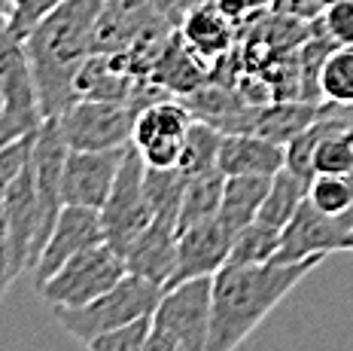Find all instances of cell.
Masks as SVG:
<instances>
[{
	"instance_id": "obj_1",
	"label": "cell",
	"mask_w": 353,
	"mask_h": 351,
	"mask_svg": "<svg viewBox=\"0 0 353 351\" xmlns=\"http://www.w3.org/2000/svg\"><path fill=\"white\" fill-rule=\"evenodd\" d=\"M326 257L262 266H223L213 275L210 333L204 351H238L250 333L268 318Z\"/></svg>"
},
{
	"instance_id": "obj_2",
	"label": "cell",
	"mask_w": 353,
	"mask_h": 351,
	"mask_svg": "<svg viewBox=\"0 0 353 351\" xmlns=\"http://www.w3.org/2000/svg\"><path fill=\"white\" fill-rule=\"evenodd\" d=\"M107 0H61L28 34L25 53L31 61L40 113L61 116L77 101V74L92 55V31Z\"/></svg>"
},
{
	"instance_id": "obj_3",
	"label": "cell",
	"mask_w": 353,
	"mask_h": 351,
	"mask_svg": "<svg viewBox=\"0 0 353 351\" xmlns=\"http://www.w3.org/2000/svg\"><path fill=\"white\" fill-rule=\"evenodd\" d=\"M165 287L143 275L128 272L122 281H116L107 294H101L92 303L79 305V309H52L55 321L61 330H68L77 342L88 345L92 339L122 327H131L143 318H152L159 299Z\"/></svg>"
},
{
	"instance_id": "obj_4",
	"label": "cell",
	"mask_w": 353,
	"mask_h": 351,
	"mask_svg": "<svg viewBox=\"0 0 353 351\" xmlns=\"http://www.w3.org/2000/svg\"><path fill=\"white\" fill-rule=\"evenodd\" d=\"M128 275V263L113 245L101 241V245L88 247L68 260L61 269L40 284V296L46 299L52 309H79V305L92 303L101 294H107L116 281Z\"/></svg>"
},
{
	"instance_id": "obj_5",
	"label": "cell",
	"mask_w": 353,
	"mask_h": 351,
	"mask_svg": "<svg viewBox=\"0 0 353 351\" xmlns=\"http://www.w3.org/2000/svg\"><path fill=\"white\" fill-rule=\"evenodd\" d=\"M210 296L213 275L165 287L150 318L152 333L165 336L174 351H204L210 333Z\"/></svg>"
},
{
	"instance_id": "obj_6",
	"label": "cell",
	"mask_w": 353,
	"mask_h": 351,
	"mask_svg": "<svg viewBox=\"0 0 353 351\" xmlns=\"http://www.w3.org/2000/svg\"><path fill=\"white\" fill-rule=\"evenodd\" d=\"M68 141L58 116H46L34 135V153H31V168H34V189H37V238H34V263L40 257L46 238L52 236L55 220L64 208L61 196V174H64V159H68Z\"/></svg>"
},
{
	"instance_id": "obj_7",
	"label": "cell",
	"mask_w": 353,
	"mask_h": 351,
	"mask_svg": "<svg viewBox=\"0 0 353 351\" xmlns=\"http://www.w3.org/2000/svg\"><path fill=\"white\" fill-rule=\"evenodd\" d=\"M143 178H146V162L141 159V153L128 144L119 165V174L113 180L104 208H101V223H104V238L107 245H113L116 251L125 257L128 245L141 236V229L150 223L152 208L146 202V189H143Z\"/></svg>"
},
{
	"instance_id": "obj_8",
	"label": "cell",
	"mask_w": 353,
	"mask_h": 351,
	"mask_svg": "<svg viewBox=\"0 0 353 351\" xmlns=\"http://www.w3.org/2000/svg\"><path fill=\"white\" fill-rule=\"evenodd\" d=\"M141 107L119 101H73L58 116L70 150H116L128 147Z\"/></svg>"
},
{
	"instance_id": "obj_9",
	"label": "cell",
	"mask_w": 353,
	"mask_h": 351,
	"mask_svg": "<svg viewBox=\"0 0 353 351\" xmlns=\"http://www.w3.org/2000/svg\"><path fill=\"white\" fill-rule=\"evenodd\" d=\"M195 122V113L186 101L159 98L146 104L134 120L131 147L141 153L146 168H176L186 144V131Z\"/></svg>"
},
{
	"instance_id": "obj_10",
	"label": "cell",
	"mask_w": 353,
	"mask_h": 351,
	"mask_svg": "<svg viewBox=\"0 0 353 351\" xmlns=\"http://www.w3.org/2000/svg\"><path fill=\"white\" fill-rule=\"evenodd\" d=\"M341 251H353V223L347 217L323 214L311 199H305L292 220L281 229V247L274 263H299Z\"/></svg>"
},
{
	"instance_id": "obj_11",
	"label": "cell",
	"mask_w": 353,
	"mask_h": 351,
	"mask_svg": "<svg viewBox=\"0 0 353 351\" xmlns=\"http://www.w3.org/2000/svg\"><path fill=\"white\" fill-rule=\"evenodd\" d=\"M104 238V223H101V211L83 208V205H64L61 214L55 220L52 236L46 238L40 257L34 263V287H40L46 278H52L58 269L77 254L88 247L101 245Z\"/></svg>"
},
{
	"instance_id": "obj_12",
	"label": "cell",
	"mask_w": 353,
	"mask_h": 351,
	"mask_svg": "<svg viewBox=\"0 0 353 351\" xmlns=\"http://www.w3.org/2000/svg\"><path fill=\"white\" fill-rule=\"evenodd\" d=\"M128 147L116 150H68L61 174L64 205H83V208L101 211L119 174L122 156Z\"/></svg>"
},
{
	"instance_id": "obj_13",
	"label": "cell",
	"mask_w": 353,
	"mask_h": 351,
	"mask_svg": "<svg viewBox=\"0 0 353 351\" xmlns=\"http://www.w3.org/2000/svg\"><path fill=\"white\" fill-rule=\"evenodd\" d=\"M229 247H232V232L219 223V217L204 223H195L189 229H180L176 236V263H174V275L168 278L165 287L183 284L189 278H210L229 260Z\"/></svg>"
},
{
	"instance_id": "obj_14",
	"label": "cell",
	"mask_w": 353,
	"mask_h": 351,
	"mask_svg": "<svg viewBox=\"0 0 353 351\" xmlns=\"http://www.w3.org/2000/svg\"><path fill=\"white\" fill-rule=\"evenodd\" d=\"M176 214H180L176 208H165L150 217V223L141 229V236L131 241L128 251H125L128 272L143 275L165 287L168 278L174 275V263H176V236H180Z\"/></svg>"
},
{
	"instance_id": "obj_15",
	"label": "cell",
	"mask_w": 353,
	"mask_h": 351,
	"mask_svg": "<svg viewBox=\"0 0 353 351\" xmlns=\"http://www.w3.org/2000/svg\"><path fill=\"white\" fill-rule=\"evenodd\" d=\"M3 220H6V236H10V254H12V269L16 275L25 266H34V238H37V189H34V168H28L12 180L6 189L3 202Z\"/></svg>"
},
{
	"instance_id": "obj_16",
	"label": "cell",
	"mask_w": 353,
	"mask_h": 351,
	"mask_svg": "<svg viewBox=\"0 0 353 351\" xmlns=\"http://www.w3.org/2000/svg\"><path fill=\"white\" fill-rule=\"evenodd\" d=\"M283 162H286L283 144L268 141V137L256 135V131H229V135H223V144H219L216 168L225 178H234V174L271 178V174L281 171Z\"/></svg>"
},
{
	"instance_id": "obj_17",
	"label": "cell",
	"mask_w": 353,
	"mask_h": 351,
	"mask_svg": "<svg viewBox=\"0 0 353 351\" xmlns=\"http://www.w3.org/2000/svg\"><path fill=\"white\" fill-rule=\"evenodd\" d=\"M176 31L186 40V46L192 49L195 55H201L208 64L229 55L234 49V37H238V28L225 16H219L208 0H198L192 10L183 16Z\"/></svg>"
},
{
	"instance_id": "obj_18",
	"label": "cell",
	"mask_w": 353,
	"mask_h": 351,
	"mask_svg": "<svg viewBox=\"0 0 353 351\" xmlns=\"http://www.w3.org/2000/svg\"><path fill=\"white\" fill-rule=\"evenodd\" d=\"M204 77H208V61L186 46L180 31H174L152 68L150 83H156L168 95H192L204 86Z\"/></svg>"
},
{
	"instance_id": "obj_19",
	"label": "cell",
	"mask_w": 353,
	"mask_h": 351,
	"mask_svg": "<svg viewBox=\"0 0 353 351\" xmlns=\"http://www.w3.org/2000/svg\"><path fill=\"white\" fill-rule=\"evenodd\" d=\"M271 178H274V174H271ZM271 178H262V174H234V178H225L223 205H219L216 217L232 236L238 229H244L247 223L256 220L265 196H268Z\"/></svg>"
},
{
	"instance_id": "obj_20",
	"label": "cell",
	"mask_w": 353,
	"mask_h": 351,
	"mask_svg": "<svg viewBox=\"0 0 353 351\" xmlns=\"http://www.w3.org/2000/svg\"><path fill=\"white\" fill-rule=\"evenodd\" d=\"M320 116V104H307V101H274V104L256 111L253 131L274 144H290L299 131H305Z\"/></svg>"
},
{
	"instance_id": "obj_21",
	"label": "cell",
	"mask_w": 353,
	"mask_h": 351,
	"mask_svg": "<svg viewBox=\"0 0 353 351\" xmlns=\"http://www.w3.org/2000/svg\"><path fill=\"white\" fill-rule=\"evenodd\" d=\"M223 187H225V174L219 168L186 180L183 184V196H180V214H176L180 229L213 220L219 214V205H223Z\"/></svg>"
},
{
	"instance_id": "obj_22",
	"label": "cell",
	"mask_w": 353,
	"mask_h": 351,
	"mask_svg": "<svg viewBox=\"0 0 353 351\" xmlns=\"http://www.w3.org/2000/svg\"><path fill=\"white\" fill-rule=\"evenodd\" d=\"M307 184L305 178H299V174H292L290 168H281V171L271 178V187H268V196H265L259 214H256V220L274 226V229H283L286 223L292 220V214L299 211V205L307 199Z\"/></svg>"
},
{
	"instance_id": "obj_23",
	"label": "cell",
	"mask_w": 353,
	"mask_h": 351,
	"mask_svg": "<svg viewBox=\"0 0 353 351\" xmlns=\"http://www.w3.org/2000/svg\"><path fill=\"white\" fill-rule=\"evenodd\" d=\"M219 144H223V131L204 120H195L186 131V144H183V156H180V171L183 180H192L198 174L216 171V159H219Z\"/></svg>"
},
{
	"instance_id": "obj_24",
	"label": "cell",
	"mask_w": 353,
	"mask_h": 351,
	"mask_svg": "<svg viewBox=\"0 0 353 351\" xmlns=\"http://www.w3.org/2000/svg\"><path fill=\"white\" fill-rule=\"evenodd\" d=\"M277 247H281V229H274V226H268L262 220H253L232 236L225 266H262V263H274Z\"/></svg>"
},
{
	"instance_id": "obj_25",
	"label": "cell",
	"mask_w": 353,
	"mask_h": 351,
	"mask_svg": "<svg viewBox=\"0 0 353 351\" xmlns=\"http://www.w3.org/2000/svg\"><path fill=\"white\" fill-rule=\"evenodd\" d=\"M320 95L329 104H353V43L335 46L320 70Z\"/></svg>"
},
{
	"instance_id": "obj_26",
	"label": "cell",
	"mask_w": 353,
	"mask_h": 351,
	"mask_svg": "<svg viewBox=\"0 0 353 351\" xmlns=\"http://www.w3.org/2000/svg\"><path fill=\"white\" fill-rule=\"evenodd\" d=\"M307 199L317 205L323 214L347 217L353 211V184L344 174H317V178L311 180Z\"/></svg>"
},
{
	"instance_id": "obj_27",
	"label": "cell",
	"mask_w": 353,
	"mask_h": 351,
	"mask_svg": "<svg viewBox=\"0 0 353 351\" xmlns=\"http://www.w3.org/2000/svg\"><path fill=\"white\" fill-rule=\"evenodd\" d=\"M34 135L37 131H28V135H21L19 141H12L10 147L0 150V202H3L6 189L12 187V180H16L19 174L28 168V162H31Z\"/></svg>"
},
{
	"instance_id": "obj_28",
	"label": "cell",
	"mask_w": 353,
	"mask_h": 351,
	"mask_svg": "<svg viewBox=\"0 0 353 351\" xmlns=\"http://www.w3.org/2000/svg\"><path fill=\"white\" fill-rule=\"evenodd\" d=\"M150 318L137 321L131 327H122V330H113V333H104L98 339L88 342V351H143L146 339H150Z\"/></svg>"
},
{
	"instance_id": "obj_29",
	"label": "cell",
	"mask_w": 353,
	"mask_h": 351,
	"mask_svg": "<svg viewBox=\"0 0 353 351\" xmlns=\"http://www.w3.org/2000/svg\"><path fill=\"white\" fill-rule=\"evenodd\" d=\"M58 3H61V0H12V12H10V19H6V25H10V31L16 34L19 40H25Z\"/></svg>"
},
{
	"instance_id": "obj_30",
	"label": "cell",
	"mask_w": 353,
	"mask_h": 351,
	"mask_svg": "<svg viewBox=\"0 0 353 351\" xmlns=\"http://www.w3.org/2000/svg\"><path fill=\"white\" fill-rule=\"evenodd\" d=\"M320 21H323V28H326V34L338 43V46L353 43V0H338V3L326 6Z\"/></svg>"
},
{
	"instance_id": "obj_31",
	"label": "cell",
	"mask_w": 353,
	"mask_h": 351,
	"mask_svg": "<svg viewBox=\"0 0 353 351\" xmlns=\"http://www.w3.org/2000/svg\"><path fill=\"white\" fill-rule=\"evenodd\" d=\"M16 269H12V254H10V236H6V220H3V208H0V299L6 296L10 284L16 281Z\"/></svg>"
},
{
	"instance_id": "obj_32",
	"label": "cell",
	"mask_w": 353,
	"mask_h": 351,
	"mask_svg": "<svg viewBox=\"0 0 353 351\" xmlns=\"http://www.w3.org/2000/svg\"><path fill=\"white\" fill-rule=\"evenodd\" d=\"M271 10L283 12V16L305 19V21H314V19L323 16L320 0H274V3H271Z\"/></svg>"
},
{
	"instance_id": "obj_33",
	"label": "cell",
	"mask_w": 353,
	"mask_h": 351,
	"mask_svg": "<svg viewBox=\"0 0 353 351\" xmlns=\"http://www.w3.org/2000/svg\"><path fill=\"white\" fill-rule=\"evenodd\" d=\"M198 3V0H156V6L161 12H165L168 19L174 21L176 28H180V21H183V16H186L189 10H192V6Z\"/></svg>"
},
{
	"instance_id": "obj_34",
	"label": "cell",
	"mask_w": 353,
	"mask_h": 351,
	"mask_svg": "<svg viewBox=\"0 0 353 351\" xmlns=\"http://www.w3.org/2000/svg\"><path fill=\"white\" fill-rule=\"evenodd\" d=\"M143 351H174V345L165 339V336H159V333H152V327H150V339H146V345Z\"/></svg>"
},
{
	"instance_id": "obj_35",
	"label": "cell",
	"mask_w": 353,
	"mask_h": 351,
	"mask_svg": "<svg viewBox=\"0 0 353 351\" xmlns=\"http://www.w3.org/2000/svg\"><path fill=\"white\" fill-rule=\"evenodd\" d=\"M271 3H274V0H247V6L253 12H265V10H271Z\"/></svg>"
},
{
	"instance_id": "obj_36",
	"label": "cell",
	"mask_w": 353,
	"mask_h": 351,
	"mask_svg": "<svg viewBox=\"0 0 353 351\" xmlns=\"http://www.w3.org/2000/svg\"><path fill=\"white\" fill-rule=\"evenodd\" d=\"M12 12V0H0V19H10Z\"/></svg>"
},
{
	"instance_id": "obj_37",
	"label": "cell",
	"mask_w": 353,
	"mask_h": 351,
	"mask_svg": "<svg viewBox=\"0 0 353 351\" xmlns=\"http://www.w3.org/2000/svg\"><path fill=\"white\" fill-rule=\"evenodd\" d=\"M332 3H338V0H320V6L326 10V6H332Z\"/></svg>"
},
{
	"instance_id": "obj_38",
	"label": "cell",
	"mask_w": 353,
	"mask_h": 351,
	"mask_svg": "<svg viewBox=\"0 0 353 351\" xmlns=\"http://www.w3.org/2000/svg\"><path fill=\"white\" fill-rule=\"evenodd\" d=\"M347 178H350V184H353V171H350V174H347ZM347 220H350V223H353V211H350V214H347Z\"/></svg>"
}]
</instances>
